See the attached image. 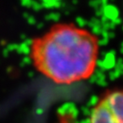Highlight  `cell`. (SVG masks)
<instances>
[{
    "instance_id": "1",
    "label": "cell",
    "mask_w": 123,
    "mask_h": 123,
    "mask_svg": "<svg viewBox=\"0 0 123 123\" xmlns=\"http://www.w3.org/2000/svg\"><path fill=\"white\" fill-rule=\"evenodd\" d=\"M100 43L92 31L61 22L31 40L28 56L35 69L57 85L89 79L97 70Z\"/></svg>"
},
{
    "instance_id": "2",
    "label": "cell",
    "mask_w": 123,
    "mask_h": 123,
    "mask_svg": "<svg viewBox=\"0 0 123 123\" xmlns=\"http://www.w3.org/2000/svg\"><path fill=\"white\" fill-rule=\"evenodd\" d=\"M88 123H123V88L108 89L98 98Z\"/></svg>"
}]
</instances>
